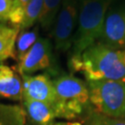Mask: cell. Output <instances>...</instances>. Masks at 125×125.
I'll use <instances>...</instances> for the list:
<instances>
[{
    "label": "cell",
    "mask_w": 125,
    "mask_h": 125,
    "mask_svg": "<svg viewBox=\"0 0 125 125\" xmlns=\"http://www.w3.org/2000/svg\"><path fill=\"white\" fill-rule=\"evenodd\" d=\"M112 0H81L71 58H80L102 35L105 19Z\"/></svg>",
    "instance_id": "3"
},
{
    "label": "cell",
    "mask_w": 125,
    "mask_h": 125,
    "mask_svg": "<svg viewBox=\"0 0 125 125\" xmlns=\"http://www.w3.org/2000/svg\"><path fill=\"white\" fill-rule=\"evenodd\" d=\"M63 0H44L39 23L45 31H50L54 27L56 19L61 9Z\"/></svg>",
    "instance_id": "14"
},
{
    "label": "cell",
    "mask_w": 125,
    "mask_h": 125,
    "mask_svg": "<svg viewBox=\"0 0 125 125\" xmlns=\"http://www.w3.org/2000/svg\"><path fill=\"white\" fill-rule=\"evenodd\" d=\"M31 0H13L12 9L9 17V22L12 27L21 30V24L24 20L25 9Z\"/></svg>",
    "instance_id": "16"
},
{
    "label": "cell",
    "mask_w": 125,
    "mask_h": 125,
    "mask_svg": "<svg viewBox=\"0 0 125 125\" xmlns=\"http://www.w3.org/2000/svg\"><path fill=\"white\" fill-rule=\"evenodd\" d=\"M54 125H83V122L79 121H58Z\"/></svg>",
    "instance_id": "20"
},
{
    "label": "cell",
    "mask_w": 125,
    "mask_h": 125,
    "mask_svg": "<svg viewBox=\"0 0 125 125\" xmlns=\"http://www.w3.org/2000/svg\"><path fill=\"white\" fill-rule=\"evenodd\" d=\"M22 107L25 110L27 121L31 125H54L57 116L52 105L41 101L23 98Z\"/></svg>",
    "instance_id": "10"
},
{
    "label": "cell",
    "mask_w": 125,
    "mask_h": 125,
    "mask_svg": "<svg viewBox=\"0 0 125 125\" xmlns=\"http://www.w3.org/2000/svg\"><path fill=\"white\" fill-rule=\"evenodd\" d=\"M57 93L54 106L57 119L76 121L84 118L93 108L87 83L72 74H62L53 79Z\"/></svg>",
    "instance_id": "2"
},
{
    "label": "cell",
    "mask_w": 125,
    "mask_h": 125,
    "mask_svg": "<svg viewBox=\"0 0 125 125\" xmlns=\"http://www.w3.org/2000/svg\"><path fill=\"white\" fill-rule=\"evenodd\" d=\"M0 125H27V117L22 106L0 103Z\"/></svg>",
    "instance_id": "12"
},
{
    "label": "cell",
    "mask_w": 125,
    "mask_h": 125,
    "mask_svg": "<svg viewBox=\"0 0 125 125\" xmlns=\"http://www.w3.org/2000/svg\"><path fill=\"white\" fill-rule=\"evenodd\" d=\"M38 27H34L32 30H21L20 31L16 41V59L18 62L25 56V54L35 44L39 36Z\"/></svg>",
    "instance_id": "13"
},
{
    "label": "cell",
    "mask_w": 125,
    "mask_h": 125,
    "mask_svg": "<svg viewBox=\"0 0 125 125\" xmlns=\"http://www.w3.org/2000/svg\"><path fill=\"white\" fill-rule=\"evenodd\" d=\"M0 99L22 102L23 86L21 76L17 69L0 64Z\"/></svg>",
    "instance_id": "9"
},
{
    "label": "cell",
    "mask_w": 125,
    "mask_h": 125,
    "mask_svg": "<svg viewBox=\"0 0 125 125\" xmlns=\"http://www.w3.org/2000/svg\"><path fill=\"white\" fill-rule=\"evenodd\" d=\"M83 125H103L101 114L92 108L84 118Z\"/></svg>",
    "instance_id": "18"
},
{
    "label": "cell",
    "mask_w": 125,
    "mask_h": 125,
    "mask_svg": "<svg viewBox=\"0 0 125 125\" xmlns=\"http://www.w3.org/2000/svg\"><path fill=\"white\" fill-rule=\"evenodd\" d=\"M78 1H79V2H80V1H81V0H78Z\"/></svg>",
    "instance_id": "21"
},
{
    "label": "cell",
    "mask_w": 125,
    "mask_h": 125,
    "mask_svg": "<svg viewBox=\"0 0 125 125\" xmlns=\"http://www.w3.org/2000/svg\"><path fill=\"white\" fill-rule=\"evenodd\" d=\"M23 98L41 101L52 106L57 102V93L53 79L48 73L36 75H21Z\"/></svg>",
    "instance_id": "7"
},
{
    "label": "cell",
    "mask_w": 125,
    "mask_h": 125,
    "mask_svg": "<svg viewBox=\"0 0 125 125\" xmlns=\"http://www.w3.org/2000/svg\"><path fill=\"white\" fill-rule=\"evenodd\" d=\"M90 102L94 110L111 118L125 119V82L90 81Z\"/></svg>",
    "instance_id": "4"
},
{
    "label": "cell",
    "mask_w": 125,
    "mask_h": 125,
    "mask_svg": "<svg viewBox=\"0 0 125 125\" xmlns=\"http://www.w3.org/2000/svg\"><path fill=\"white\" fill-rule=\"evenodd\" d=\"M20 31L8 23L0 22V64L8 58L16 59V41Z\"/></svg>",
    "instance_id": "11"
},
{
    "label": "cell",
    "mask_w": 125,
    "mask_h": 125,
    "mask_svg": "<svg viewBox=\"0 0 125 125\" xmlns=\"http://www.w3.org/2000/svg\"><path fill=\"white\" fill-rule=\"evenodd\" d=\"M19 74L32 75L33 73L41 71H47L57 73L54 64V56L52 44L48 38L39 37L35 44L23 57L18 64Z\"/></svg>",
    "instance_id": "6"
},
{
    "label": "cell",
    "mask_w": 125,
    "mask_h": 125,
    "mask_svg": "<svg viewBox=\"0 0 125 125\" xmlns=\"http://www.w3.org/2000/svg\"><path fill=\"white\" fill-rule=\"evenodd\" d=\"M13 0H0V22L8 23Z\"/></svg>",
    "instance_id": "17"
},
{
    "label": "cell",
    "mask_w": 125,
    "mask_h": 125,
    "mask_svg": "<svg viewBox=\"0 0 125 125\" xmlns=\"http://www.w3.org/2000/svg\"><path fill=\"white\" fill-rule=\"evenodd\" d=\"M101 114V113H100ZM103 125H125V119L111 118L101 114Z\"/></svg>",
    "instance_id": "19"
},
{
    "label": "cell",
    "mask_w": 125,
    "mask_h": 125,
    "mask_svg": "<svg viewBox=\"0 0 125 125\" xmlns=\"http://www.w3.org/2000/svg\"><path fill=\"white\" fill-rule=\"evenodd\" d=\"M79 14L78 0H63L53 27L55 47L58 51L67 52L72 47Z\"/></svg>",
    "instance_id": "5"
},
{
    "label": "cell",
    "mask_w": 125,
    "mask_h": 125,
    "mask_svg": "<svg viewBox=\"0 0 125 125\" xmlns=\"http://www.w3.org/2000/svg\"><path fill=\"white\" fill-rule=\"evenodd\" d=\"M43 6H44V0H31L28 3L25 9L24 20L20 31L29 30L37 21H39L43 10Z\"/></svg>",
    "instance_id": "15"
},
{
    "label": "cell",
    "mask_w": 125,
    "mask_h": 125,
    "mask_svg": "<svg viewBox=\"0 0 125 125\" xmlns=\"http://www.w3.org/2000/svg\"><path fill=\"white\" fill-rule=\"evenodd\" d=\"M98 42L115 49H125V8L107 12Z\"/></svg>",
    "instance_id": "8"
},
{
    "label": "cell",
    "mask_w": 125,
    "mask_h": 125,
    "mask_svg": "<svg viewBox=\"0 0 125 125\" xmlns=\"http://www.w3.org/2000/svg\"><path fill=\"white\" fill-rule=\"evenodd\" d=\"M69 67L72 72H83L86 82H125V49H115L96 42L80 58H70Z\"/></svg>",
    "instance_id": "1"
}]
</instances>
